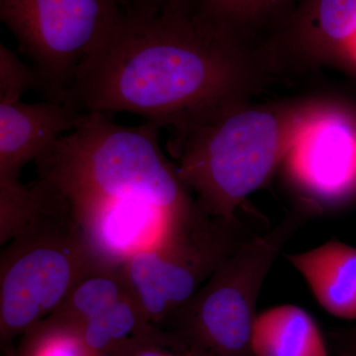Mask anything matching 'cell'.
<instances>
[{
  "label": "cell",
  "instance_id": "obj_1",
  "mask_svg": "<svg viewBox=\"0 0 356 356\" xmlns=\"http://www.w3.org/2000/svg\"><path fill=\"white\" fill-rule=\"evenodd\" d=\"M271 76L259 49L192 13H126L64 98L81 113H132L170 134L250 99Z\"/></svg>",
  "mask_w": 356,
  "mask_h": 356
},
{
  "label": "cell",
  "instance_id": "obj_2",
  "mask_svg": "<svg viewBox=\"0 0 356 356\" xmlns=\"http://www.w3.org/2000/svg\"><path fill=\"white\" fill-rule=\"evenodd\" d=\"M321 100H236L172 134L178 175L200 207L213 217L238 216L248 196L282 165L300 124Z\"/></svg>",
  "mask_w": 356,
  "mask_h": 356
},
{
  "label": "cell",
  "instance_id": "obj_3",
  "mask_svg": "<svg viewBox=\"0 0 356 356\" xmlns=\"http://www.w3.org/2000/svg\"><path fill=\"white\" fill-rule=\"evenodd\" d=\"M153 122L125 126L88 113L36 161L38 180L70 207L140 200L177 218L202 210L159 145Z\"/></svg>",
  "mask_w": 356,
  "mask_h": 356
},
{
  "label": "cell",
  "instance_id": "obj_4",
  "mask_svg": "<svg viewBox=\"0 0 356 356\" xmlns=\"http://www.w3.org/2000/svg\"><path fill=\"white\" fill-rule=\"evenodd\" d=\"M322 214L313 204L297 200L273 229L225 259L159 327L188 356H254L252 331L267 274L292 236Z\"/></svg>",
  "mask_w": 356,
  "mask_h": 356
},
{
  "label": "cell",
  "instance_id": "obj_5",
  "mask_svg": "<svg viewBox=\"0 0 356 356\" xmlns=\"http://www.w3.org/2000/svg\"><path fill=\"white\" fill-rule=\"evenodd\" d=\"M41 207L2 252L0 336L3 344L50 316L88 274L102 269L64 199L39 181Z\"/></svg>",
  "mask_w": 356,
  "mask_h": 356
},
{
  "label": "cell",
  "instance_id": "obj_6",
  "mask_svg": "<svg viewBox=\"0 0 356 356\" xmlns=\"http://www.w3.org/2000/svg\"><path fill=\"white\" fill-rule=\"evenodd\" d=\"M125 14L126 0H0L2 22L38 72L46 100L56 102Z\"/></svg>",
  "mask_w": 356,
  "mask_h": 356
},
{
  "label": "cell",
  "instance_id": "obj_7",
  "mask_svg": "<svg viewBox=\"0 0 356 356\" xmlns=\"http://www.w3.org/2000/svg\"><path fill=\"white\" fill-rule=\"evenodd\" d=\"M255 236L241 214L222 219L203 211L178 225L156 247L133 257L123 273L147 317L159 325Z\"/></svg>",
  "mask_w": 356,
  "mask_h": 356
},
{
  "label": "cell",
  "instance_id": "obj_8",
  "mask_svg": "<svg viewBox=\"0 0 356 356\" xmlns=\"http://www.w3.org/2000/svg\"><path fill=\"white\" fill-rule=\"evenodd\" d=\"M283 170L297 200L324 214L356 196V114L323 99L300 124Z\"/></svg>",
  "mask_w": 356,
  "mask_h": 356
},
{
  "label": "cell",
  "instance_id": "obj_9",
  "mask_svg": "<svg viewBox=\"0 0 356 356\" xmlns=\"http://www.w3.org/2000/svg\"><path fill=\"white\" fill-rule=\"evenodd\" d=\"M261 53L273 76L330 65L353 67L356 0H297Z\"/></svg>",
  "mask_w": 356,
  "mask_h": 356
},
{
  "label": "cell",
  "instance_id": "obj_10",
  "mask_svg": "<svg viewBox=\"0 0 356 356\" xmlns=\"http://www.w3.org/2000/svg\"><path fill=\"white\" fill-rule=\"evenodd\" d=\"M69 208L95 261L102 268L110 269L123 268L136 254L156 247L178 225L201 212L182 219L140 200Z\"/></svg>",
  "mask_w": 356,
  "mask_h": 356
},
{
  "label": "cell",
  "instance_id": "obj_11",
  "mask_svg": "<svg viewBox=\"0 0 356 356\" xmlns=\"http://www.w3.org/2000/svg\"><path fill=\"white\" fill-rule=\"evenodd\" d=\"M84 115L56 100L0 103V187L22 184L23 168L74 130Z\"/></svg>",
  "mask_w": 356,
  "mask_h": 356
},
{
  "label": "cell",
  "instance_id": "obj_12",
  "mask_svg": "<svg viewBox=\"0 0 356 356\" xmlns=\"http://www.w3.org/2000/svg\"><path fill=\"white\" fill-rule=\"evenodd\" d=\"M286 259L327 313L356 321V248L331 240Z\"/></svg>",
  "mask_w": 356,
  "mask_h": 356
},
{
  "label": "cell",
  "instance_id": "obj_13",
  "mask_svg": "<svg viewBox=\"0 0 356 356\" xmlns=\"http://www.w3.org/2000/svg\"><path fill=\"white\" fill-rule=\"evenodd\" d=\"M252 350L254 356H331L327 337L315 318L295 305L257 314Z\"/></svg>",
  "mask_w": 356,
  "mask_h": 356
},
{
  "label": "cell",
  "instance_id": "obj_14",
  "mask_svg": "<svg viewBox=\"0 0 356 356\" xmlns=\"http://www.w3.org/2000/svg\"><path fill=\"white\" fill-rule=\"evenodd\" d=\"M77 325L89 348L98 356H108L131 339L149 336L159 330V325L147 317L133 293Z\"/></svg>",
  "mask_w": 356,
  "mask_h": 356
},
{
  "label": "cell",
  "instance_id": "obj_15",
  "mask_svg": "<svg viewBox=\"0 0 356 356\" xmlns=\"http://www.w3.org/2000/svg\"><path fill=\"white\" fill-rule=\"evenodd\" d=\"M297 0H199L195 11L228 28L243 41L259 28L280 27ZM255 46V44H254Z\"/></svg>",
  "mask_w": 356,
  "mask_h": 356
},
{
  "label": "cell",
  "instance_id": "obj_16",
  "mask_svg": "<svg viewBox=\"0 0 356 356\" xmlns=\"http://www.w3.org/2000/svg\"><path fill=\"white\" fill-rule=\"evenodd\" d=\"M132 293L123 268L98 269L79 281L50 316L81 325Z\"/></svg>",
  "mask_w": 356,
  "mask_h": 356
},
{
  "label": "cell",
  "instance_id": "obj_17",
  "mask_svg": "<svg viewBox=\"0 0 356 356\" xmlns=\"http://www.w3.org/2000/svg\"><path fill=\"white\" fill-rule=\"evenodd\" d=\"M15 356H98L89 348L79 325L48 316L21 337Z\"/></svg>",
  "mask_w": 356,
  "mask_h": 356
},
{
  "label": "cell",
  "instance_id": "obj_18",
  "mask_svg": "<svg viewBox=\"0 0 356 356\" xmlns=\"http://www.w3.org/2000/svg\"><path fill=\"white\" fill-rule=\"evenodd\" d=\"M42 91V81L33 65L20 60L15 51L0 43V103L20 102L29 90Z\"/></svg>",
  "mask_w": 356,
  "mask_h": 356
},
{
  "label": "cell",
  "instance_id": "obj_19",
  "mask_svg": "<svg viewBox=\"0 0 356 356\" xmlns=\"http://www.w3.org/2000/svg\"><path fill=\"white\" fill-rule=\"evenodd\" d=\"M108 356H188L177 348L172 337L161 327L149 336L136 337Z\"/></svg>",
  "mask_w": 356,
  "mask_h": 356
},
{
  "label": "cell",
  "instance_id": "obj_20",
  "mask_svg": "<svg viewBox=\"0 0 356 356\" xmlns=\"http://www.w3.org/2000/svg\"><path fill=\"white\" fill-rule=\"evenodd\" d=\"M327 343L331 356H356V325L332 330Z\"/></svg>",
  "mask_w": 356,
  "mask_h": 356
},
{
  "label": "cell",
  "instance_id": "obj_21",
  "mask_svg": "<svg viewBox=\"0 0 356 356\" xmlns=\"http://www.w3.org/2000/svg\"><path fill=\"white\" fill-rule=\"evenodd\" d=\"M199 0H161V11L166 13H191L197 7Z\"/></svg>",
  "mask_w": 356,
  "mask_h": 356
},
{
  "label": "cell",
  "instance_id": "obj_22",
  "mask_svg": "<svg viewBox=\"0 0 356 356\" xmlns=\"http://www.w3.org/2000/svg\"><path fill=\"white\" fill-rule=\"evenodd\" d=\"M129 13H156L161 10V0H126Z\"/></svg>",
  "mask_w": 356,
  "mask_h": 356
}]
</instances>
